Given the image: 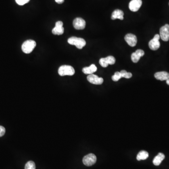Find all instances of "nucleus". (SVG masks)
<instances>
[{"mask_svg":"<svg viewBox=\"0 0 169 169\" xmlns=\"http://www.w3.org/2000/svg\"><path fill=\"white\" fill-rule=\"evenodd\" d=\"M155 77L158 80L164 81L169 79V73L166 71H160L155 73Z\"/></svg>","mask_w":169,"mask_h":169,"instance_id":"nucleus-14","label":"nucleus"},{"mask_svg":"<svg viewBox=\"0 0 169 169\" xmlns=\"http://www.w3.org/2000/svg\"><path fill=\"white\" fill-rule=\"evenodd\" d=\"M68 42L70 44L76 46L79 49H82L86 45L85 39L76 37H71L68 39Z\"/></svg>","mask_w":169,"mask_h":169,"instance_id":"nucleus-1","label":"nucleus"},{"mask_svg":"<svg viewBox=\"0 0 169 169\" xmlns=\"http://www.w3.org/2000/svg\"><path fill=\"white\" fill-rule=\"evenodd\" d=\"M58 72L61 76H73L75 73V70L70 65H62L59 68Z\"/></svg>","mask_w":169,"mask_h":169,"instance_id":"nucleus-3","label":"nucleus"},{"mask_svg":"<svg viewBox=\"0 0 169 169\" xmlns=\"http://www.w3.org/2000/svg\"><path fill=\"white\" fill-rule=\"evenodd\" d=\"M88 80L92 84L94 85H101L103 82V79L100 78L94 74H90L87 77Z\"/></svg>","mask_w":169,"mask_h":169,"instance_id":"nucleus-9","label":"nucleus"},{"mask_svg":"<svg viewBox=\"0 0 169 169\" xmlns=\"http://www.w3.org/2000/svg\"><path fill=\"white\" fill-rule=\"evenodd\" d=\"M96 156L93 154H89L83 158V163L87 166H91L95 164L96 162Z\"/></svg>","mask_w":169,"mask_h":169,"instance_id":"nucleus-4","label":"nucleus"},{"mask_svg":"<svg viewBox=\"0 0 169 169\" xmlns=\"http://www.w3.org/2000/svg\"><path fill=\"white\" fill-rule=\"evenodd\" d=\"M142 3L141 0H132L129 4V8L132 12H137L140 8Z\"/></svg>","mask_w":169,"mask_h":169,"instance_id":"nucleus-10","label":"nucleus"},{"mask_svg":"<svg viewBox=\"0 0 169 169\" xmlns=\"http://www.w3.org/2000/svg\"><path fill=\"white\" fill-rule=\"evenodd\" d=\"M125 39L128 44L131 47H134L137 43V39L136 36L132 33H128L126 35Z\"/></svg>","mask_w":169,"mask_h":169,"instance_id":"nucleus-11","label":"nucleus"},{"mask_svg":"<svg viewBox=\"0 0 169 169\" xmlns=\"http://www.w3.org/2000/svg\"><path fill=\"white\" fill-rule=\"evenodd\" d=\"M167 84H168V85H169V79L166 80Z\"/></svg>","mask_w":169,"mask_h":169,"instance_id":"nucleus-25","label":"nucleus"},{"mask_svg":"<svg viewBox=\"0 0 169 169\" xmlns=\"http://www.w3.org/2000/svg\"><path fill=\"white\" fill-rule=\"evenodd\" d=\"M97 67L96 65L93 64L89 67H86L82 69L83 73L86 74H92L96 72L97 71Z\"/></svg>","mask_w":169,"mask_h":169,"instance_id":"nucleus-17","label":"nucleus"},{"mask_svg":"<svg viewBox=\"0 0 169 169\" xmlns=\"http://www.w3.org/2000/svg\"><path fill=\"white\" fill-rule=\"evenodd\" d=\"M17 4L19 5H24L28 3L30 0H15Z\"/></svg>","mask_w":169,"mask_h":169,"instance_id":"nucleus-22","label":"nucleus"},{"mask_svg":"<svg viewBox=\"0 0 169 169\" xmlns=\"http://www.w3.org/2000/svg\"><path fill=\"white\" fill-rule=\"evenodd\" d=\"M86 24L85 21L80 18H75L73 22L74 27L77 30L84 29L85 28Z\"/></svg>","mask_w":169,"mask_h":169,"instance_id":"nucleus-8","label":"nucleus"},{"mask_svg":"<svg viewBox=\"0 0 169 169\" xmlns=\"http://www.w3.org/2000/svg\"><path fill=\"white\" fill-rule=\"evenodd\" d=\"M36 46V43L33 40H27L22 45V50L24 53L30 54L33 51Z\"/></svg>","mask_w":169,"mask_h":169,"instance_id":"nucleus-2","label":"nucleus"},{"mask_svg":"<svg viewBox=\"0 0 169 169\" xmlns=\"http://www.w3.org/2000/svg\"><path fill=\"white\" fill-rule=\"evenodd\" d=\"M121 78H122V76H121V73L118 71H117L115 73L114 75L112 76V79L114 81H117Z\"/></svg>","mask_w":169,"mask_h":169,"instance_id":"nucleus-21","label":"nucleus"},{"mask_svg":"<svg viewBox=\"0 0 169 169\" xmlns=\"http://www.w3.org/2000/svg\"><path fill=\"white\" fill-rule=\"evenodd\" d=\"M52 33L54 35H60L64 33V28L63 27V23L62 21H57L56 23V26L52 29Z\"/></svg>","mask_w":169,"mask_h":169,"instance_id":"nucleus-12","label":"nucleus"},{"mask_svg":"<svg viewBox=\"0 0 169 169\" xmlns=\"http://www.w3.org/2000/svg\"><path fill=\"white\" fill-rule=\"evenodd\" d=\"M160 36L161 39L164 41L169 40V25L166 24L162 27L160 29Z\"/></svg>","mask_w":169,"mask_h":169,"instance_id":"nucleus-6","label":"nucleus"},{"mask_svg":"<svg viewBox=\"0 0 169 169\" xmlns=\"http://www.w3.org/2000/svg\"><path fill=\"white\" fill-rule=\"evenodd\" d=\"M145 54L144 51L142 50H138L131 55V59L134 63L137 62L140 60V57Z\"/></svg>","mask_w":169,"mask_h":169,"instance_id":"nucleus-13","label":"nucleus"},{"mask_svg":"<svg viewBox=\"0 0 169 169\" xmlns=\"http://www.w3.org/2000/svg\"><path fill=\"white\" fill-rule=\"evenodd\" d=\"M165 158V155L164 154L159 153L154 158V160L153 161V163L154 165L155 166H158L161 164L162 162L163 161Z\"/></svg>","mask_w":169,"mask_h":169,"instance_id":"nucleus-16","label":"nucleus"},{"mask_svg":"<svg viewBox=\"0 0 169 169\" xmlns=\"http://www.w3.org/2000/svg\"><path fill=\"white\" fill-rule=\"evenodd\" d=\"M149 156V153L147 152L142 150L138 153L136 158L138 161L144 160L147 159Z\"/></svg>","mask_w":169,"mask_h":169,"instance_id":"nucleus-18","label":"nucleus"},{"mask_svg":"<svg viewBox=\"0 0 169 169\" xmlns=\"http://www.w3.org/2000/svg\"><path fill=\"white\" fill-rule=\"evenodd\" d=\"M160 36L159 35H155L154 38L149 42V47L152 50H156L160 47V43L159 42V39Z\"/></svg>","mask_w":169,"mask_h":169,"instance_id":"nucleus-5","label":"nucleus"},{"mask_svg":"<svg viewBox=\"0 0 169 169\" xmlns=\"http://www.w3.org/2000/svg\"><path fill=\"white\" fill-rule=\"evenodd\" d=\"M124 14L122 10H116L112 13L111 19L112 20L116 19L123 20Z\"/></svg>","mask_w":169,"mask_h":169,"instance_id":"nucleus-15","label":"nucleus"},{"mask_svg":"<svg viewBox=\"0 0 169 169\" xmlns=\"http://www.w3.org/2000/svg\"><path fill=\"white\" fill-rule=\"evenodd\" d=\"M36 166L33 161H30L27 162L25 165L24 169H35Z\"/></svg>","mask_w":169,"mask_h":169,"instance_id":"nucleus-19","label":"nucleus"},{"mask_svg":"<svg viewBox=\"0 0 169 169\" xmlns=\"http://www.w3.org/2000/svg\"><path fill=\"white\" fill-rule=\"evenodd\" d=\"M5 131V128L3 126H0V137L4 135Z\"/></svg>","mask_w":169,"mask_h":169,"instance_id":"nucleus-23","label":"nucleus"},{"mask_svg":"<svg viewBox=\"0 0 169 169\" xmlns=\"http://www.w3.org/2000/svg\"><path fill=\"white\" fill-rule=\"evenodd\" d=\"M55 1L58 4H62L64 3V0H55Z\"/></svg>","mask_w":169,"mask_h":169,"instance_id":"nucleus-24","label":"nucleus"},{"mask_svg":"<svg viewBox=\"0 0 169 169\" xmlns=\"http://www.w3.org/2000/svg\"><path fill=\"white\" fill-rule=\"evenodd\" d=\"M116 62V59L113 56H108L106 58H102L100 59L99 64L102 67H107L109 64L112 65Z\"/></svg>","mask_w":169,"mask_h":169,"instance_id":"nucleus-7","label":"nucleus"},{"mask_svg":"<svg viewBox=\"0 0 169 169\" xmlns=\"http://www.w3.org/2000/svg\"><path fill=\"white\" fill-rule=\"evenodd\" d=\"M122 78H125L126 79H130L132 77V74L131 73H128L125 70H122L120 71Z\"/></svg>","mask_w":169,"mask_h":169,"instance_id":"nucleus-20","label":"nucleus"}]
</instances>
